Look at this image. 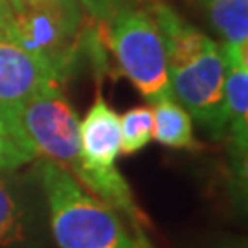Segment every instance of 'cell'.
<instances>
[{
    "mask_svg": "<svg viewBox=\"0 0 248 248\" xmlns=\"http://www.w3.org/2000/svg\"><path fill=\"white\" fill-rule=\"evenodd\" d=\"M224 248H226V247H224ZM228 248H232V247H228Z\"/></svg>",
    "mask_w": 248,
    "mask_h": 248,
    "instance_id": "obj_17",
    "label": "cell"
},
{
    "mask_svg": "<svg viewBox=\"0 0 248 248\" xmlns=\"http://www.w3.org/2000/svg\"><path fill=\"white\" fill-rule=\"evenodd\" d=\"M189 4H193V6H199V8H210V6H213V4H217V2H222V0H187Z\"/></svg>",
    "mask_w": 248,
    "mask_h": 248,
    "instance_id": "obj_15",
    "label": "cell"
},
{
    "mask_svg": "<svg viewBox=\"0 0 248 248\" xmlns=\"http://www.w3.org/2000/svg\"><path fill=\"white\" fill-rule=\"evenodd\" d=\"M224 53V133L233 151L237 177H247L248 147V50L221 46Z\"/></svg>",
    "mask_w": 248,
    "mask_h": 248,
    "instance_id": "obj_7",
    "label": "cell"
},
{
    "mask_svg": "<svg viewBox=\"0 0 248 248\" xmlns=\"http://www.w3.org/2000/svg\"><path fill=\"white\" fill-rule=\"evenodd\" d=\"M66 72L0 37V107L17 108L37 92L62 85Z\"/></svg>",
    "mask_w": 248,
    "mask_h": 248,
    "instance_id": "obj_6",
    "label": "cell"
},
{
    "mask_svg": "<svg viewBox=\"0 0 248 248\" xmlns=\"http://www.w3.org/2000/svg\"><path fill=\"white\" fill-rule=\"evenodd\" d=\"M85 11L78 0L0 6V37L66 72L83 35Z\"/></svg>",
    "mask_w": 248,
    "mask_h": 248,
    "instance_id": "obj_4",
    "label": "cell"
},
{
    "mask_svg": "<svg viewBox=\"0 0 248 248\" xmlns=\"http://www.w3.org/2000/svg\"><path fill=\"white\" fill-rule=\"evenodd\" d=\"M17 122L37 158L50 160L70 175L79 168V118L61 85H50L17 108Z\"/></svg>",
    "mask_w": 248,
    "mask_h": 248,
    "instance_id": "obj_5",
    "label": "cell"
},
{
    "mask_svg": "<svg viewBox=\"0 0 248 248\" xmlns=\"http://www.w3.org/2000/svg\"><path fill=\"white\" fill-rule=\"evenodd\" d=\"M37 160V153L22 133L11 108L0 107V173H13Z\"/></svg>",
    "mask_w": 248,
    "mask_h": 248,
    "instance_id": "obj_10",
    "label": "cell"
},
{
    "mask_svg": "<svg viewBox=\"0 0 248 248\" xmlns=\"http://www.w3.org/2000/svg\"><path fill=\"white\" fill-rule=\"evenodd\" d=\"M204 11L222 46L248 50V0H222Z\"/></svg>",
    "mask_w": 248,
    "mask_h": 248,
    "instance_id": "obj_11",
    "label": "cell"
},
{
    "mask_svg": "<svg viewBox=\"0 0 248 248\" xmlns=\"http://www.w3.org/2000/svg\"><path fill=\"white\" fill-rule=\"evenodd\" d=\"M149 9L166 43L171 98L212 134H224L226 64L221 45L166 2H155Z\"/></svg>",
    "mask_w": 248,
    "mask_h": 248,
    "instance_id": "obj_1",
    "label": "cell"
},
{
    "mask_svg": "<svg viewBox=\"0 0 248 248\" xmlns=\"http://www.w3.org/2000/svg\"><path fill=\"white\" fill-rule=\"evenodd\" d=\"M43 2H68V0H6V4L11 8L28 6V4H43Z\"/></svg>",
    "mask_w": 248,
    "mask_h": 248,
    "instance_id": "obj_14",
    "label": "cell"
},
{
    "mask_svg": "<svg viewBox=\"0 0 248 248\" xmlns=\"http://www.w3.org/2000/svg\"><path fill=\"white\" fill-rule=\"evenodd\" d=\"M35 228L33 204L20 180L0 173V248H20Z\"/></svg>",
    "mask_w": 248,
    "mask_h": 248,
    "instance_id": "obj_8",
    "label": "cell"
},
{
    "mask_svg": "<svg viewBox=\"0 0 248 248\" xmlns=\"http://www.w3.org/2000/svg\"><path fill=\"white\" fill-rule=\"evenodd\" d=\"M2 4H4V0H0V6H2Z\"/></svg>",
    "mask_w": 248,
    "mask_h": 248,
    "instance_id": "obj_16",
    "label": "cell"
},
{
    "mask_svg": "<svg viewBox=\"0 0 248 248\" xmlns=\"http://www.w3.org/2000/svg\"><path fill=\"white\" fill-rule=\"evenodd\" d=\"M122 155H134L153 140V107H133L120 116Z\"/></svg>",
    "mask_w": 248,
    "mask_h": 248,
    "instance_id": "obj_12",
    "label": "cell"
},
{
    "mask_svg": "<svg viewBox=\"0 0 248 248\" xmlns=\"http://www.w3.org/2000/svg\"><path fill=\"white\" fill-rule=\"evenodd\" d=\"M153 138L171 149H201V143L193 136L191 116L173 98L155 103L153 108Z\"/></svg>",
    "mask_w": 248,
    "mask_h": 248,
    "instance_id": "obj_9",
    "label": "cell"
},
{
    "mask_svg": "<svg viewBox=\"0 0 248 248\" xmlns=\"http://www.w3.org/2000/svg\"><path fill=\"white\" fill-rule=\"evenodd\" d=\"M37 175L57 248H155L147 232L136 230L122 213L87 191L61 166L41 160Z\"/></svg>",
    "mask_w": 248,
    "mask_h": 248,
    "instance_id": "obj_2",
    "label": "cell"
},
{
    "mask_svg": "<svg viewBox=\"0 0 248 248\" xmlns=\"http://www.w3.org/2000/svg\"><path fill=\"white\" fill-rule=\"evenodd\" d=\"M78 2L83 8V11H87L96 22L107 24L122 9L138 6L140 0H78Z\"/></svg>",
    "mask_w": 248,
    "mask_h": 248,
    "instance_id": "obj_13",
    "label": "cell"
},
{
    "mask_svg": "<svg viewBox=\"0 0 248 248\" xmlns=\"http://www.w3.org/2000/svg\"><path fill=\"white\" fill-rule=\"evenodd\" d=\"M103 26L118 68L143 99L156 103L171 98L166 43L151 9L125 8Z\"/></svg>",
    "mask_w": 248,
    "mask_h": 248,
    "instance_id": "obj_3",
    "label": "cell"
}]
</instances>
